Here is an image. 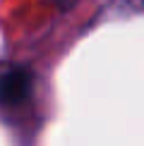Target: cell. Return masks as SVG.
<instances>
[{
	"label": "cell",
	"mask_w": 144,
	"mask_h": 146,
	"mask_svg": "<svg viewBox=\"0 0 144 146\" xmlns=\"http://www.w3.org/2000/svg\"><path fill=\"white\" fill-rule=\"evenodd\" d=\"M29 96V72L24 70H5L0 74V103H22Z\"/></svg>",
	"instance_id": "1"
},
{
	"label": "cell",
	"mask_w": 144,
	"mask_h": 146,
	"mask_svg": "<svg viewBox=\"0 0 144 146\" xmlns=\"http://www.w3.org/2000/svg\"><path fill=\"white\" fill-rule=\"evenodd\" d=\"M55 3H60V5H70V3H75V0H55Z\"/></svg>",
	"instance_id": "2"
}]
</instances>
